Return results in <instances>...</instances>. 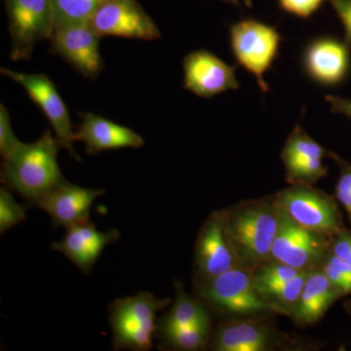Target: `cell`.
I'll list each match as a JSON object with an SVG mask.
<instances>
[{"mask_svg":"<svg viewBox=\"0 0 351 351\" xmlns=\"http://www.w3.org/2000/svg\"><path fill=\"white\" fill-rule=\"evenodd\" d=\"M60 147L57 138L50 130L36 142L22 143L3 160L2 184L10 191H17L34 206L66 181L58 163Z\"/></svg>","mask_w":351,"mask_h":351,"instance_id":"cell-1","label":"cell"},{"mask_svg":"<svg viewBox=\"0 0 351 351\" xmlns=\"http://www.w3.org/2000/svg\"><path fill=\"white\" fill-rule=\"evenodd\" d=\"M223 212L239 267L252 271L269 261L280 225V208L276 197L246 201Z\"/></svg>","mask_w":351,"mask_h":351,"instance_id":"cell-2","label":"cell"},{"mask_svg":"<svg viewBox=\"0 0 351 351\" xmlns=\"http://www.w3.org/2000/svg\"><path fill=\"white\" fill-rule=\"evenodd\" d=\"M170 302L169 298L158 299L149 292L115 300L108 308L113 350H151L157 314Z\"/></svg>","mask_w":351,"mask_h":351,"instance_id":"cell-3","label":"cell"},{"mask_svg":"<svg viewBox=\"0 0 351 351\" xmlns=\"http://www.w3.org/2000/svg\"><path fill=\"white\" fill-rule=\"evenodd\" d=\"M276 200L284 213L298 225L327 239H332L345 228L335 198L309 184H293L277 193Z\"/></svg>","mask_w":351,"mask_h":351,"instance_id":"cell-4","label":"cell"},{"mask_svg":"<svg viewBox=\"0 0 351 351\" xmlns=\"http://www.w3.org/2000/svg\"><path fill=\"white\" fill-rule=\"evenodd\" d=\"M230 46L235 60L257 80L263 93L269 88L265 75L271 68L280 47L276 27L257 20H242L230 27Z\"/></svg>","mask_w":351,"mask_h":351,"instance_id":"cell-5","label":"cell"},{"mask_svg":"<svg viewBox=\"0 0 351 351\" xmlns=\"http://www.w3.org/2000/svg\"><path fill=\"white\" fill-rule=\"evenodd\" d=\"M199 292L208 304L221 313L253 316L276 311L258 294L251 270L239 265L199 283Z\"/></svg>","mask_w":351,"mask_h":351,"instance_id":"cell-6","label":"cell"},{"mask_svg":"<svg viewBox=\"0 0 351 351\" xmlns=\"http://www.w3.org/2000/svg\"><path fill=\"white\" fill-rule=\"evenodd\" d=\"M11 38L10 58L29 60L43 39H50L55 27L52 0H5Z\"/></svg>","mask_w":351,"mask_h":351,"instance_id":"cell-7","label":"cell"},{"mask_svg":"<svg viewBox=\"0 0 351 351\" xmlns=\"http://www.w3.org/2000/svg\"><path fill=\"white\" fill-rule=\"evenodd\" d=\"M280 212V225L269 261L285 263L301 271L320 267L329 254L331 239L302 228L282 210Z\"/></svg>","mask_w":351,"mask_h":351,"instance_id":"cell-8","label":"cell"},{"mask_svg":"<svg viewBox=\"0 0 351 351\" xmlns=\"http://www.w3.org/2000/svg\"><path fill=\"white\" fill-rule=\"evenodd\" d=\"M101 36L88 22L57 25L49 39L51 50L87 80L98 78L104 69Z\"/></svg>","mask_w":351,"mask_h":351,"instance_id":"cell-9","label":"cell"},{"mask_svg":"<svg viewBox=\"0 0 351 351\" xmlns=\"http://www.w3.org/2000/svg\"><path fill=\"white\" fill-rule=\"evenodd\" d=\"M1 73L24 88L32 100L43 110L46 119L49 120L61 147L80 160L73 147L75 131L69 108L52 80L43 73H18L5 68L1 69Z\"/></svg>","mask_w":351,"mask_h":351,"instance_id":"cell-10","label":"cell"},{"mask_svg":"<svg viewBox=\"0 0 351 351\" xmlns=\"http://www.w3.org/2000/svg\"><path fill=\"white\" fill-rule=\"evenodd\" d=\"M101 36L156 40L161 32L138 0H107L88 21Z\"/></svg>","mask_w":351,"mask_h":351,"instance_id":"cell-11","label":"cell"},{"mask_svg":"<svg viewBox=\"0 0 351 351\" xmlns=\"http://www.w3.org/2000/svg\"><path fill=\"white\" fill-rule=\"evenodd\" d=\"M195 265L199 283L239 265L226 232L223 210L213 212L203 223L196 240Z\"/></svg>","mask_w":351,"mask_h":351,"instance_id":"cell-12","label":"cell"},{"mask_svg":"<svg viewBox=\"0 0 351 351\" xmlns=\"http://www.w3.org/2000/svg\"><path fill=\"white\" fill-rule=\"evenodd\" d=\"M184 86L196 96L212 98L217 95L239 89L235 66H230L206 50L189 53L182 62Z\"/></svg>","mask_w":351,"mask_h":351,"instance_id":"cell-13","label":"cell"},{"mask_svg":"<svg viewBox=\"0 0 351 351\" xmlns=\"http://www.w3.org/2000/svg\"><path fill=\"white\" fill-rule=\"evenodd\" d=\"M327 156H331V152L309 137L301 126H295L281 152L288 181L304 184L319 181L328 173L323 163Z\"/></svg>","mask_w":351,"mask_h":351,"instance_id":"cell-14","label":"cell"},{"mask_svg":"<svg viewBox=\"0 0 351 351\" xmlns=\"http://www.w3.org/2000/svg\"><path fill=\"white\" fill-rule=\"evenodd\" d=\"M104 195L103 189L82 188L66 181L38 201L34 207L40 208L49 215L55 228H66L89 223L92 205Z\"/></svg>","mask_w":351,"mask_h":351,"instance_id":"cell-15","label":"cell"},{"mask_svg":"<svg viewBox=\"0 0 351 351\" xmlns=\"http://www.w3.org/2000/svg\"><path fill=\"white\" fill-rule=\"evenodd\" d=\"M350 46L332 38H318L306 46L302 58L304 71L311 80L334 86L346 80L350 66Z\"/></svg>","mask_w":351,"mask_h":351,"instance_id":"cell-16","label":"cell"},{"mask_svg":"<svg viewBox=\"0 0 351 351\" xmlns=\"http://www.w3.org/2000/svg\"><path fill=\"white\" fill-rule=\"evenodd\" d=\"M120 239L119 230L99 232L91 221L66 228V235L61 241L51 244L53 250L63 254L84 274H89L108 245Z\"/></svg>","mask_w":351,"mask_h":351,"instance_id":"cell-17","label":"cell"},{"mask_svg":"<svg viewBox=\"0 0 351 351\" xmlns=\"http://www.w3.org/2000/svg\"><path fill=\"white\" fill-rule=\"evenodd\" d=\"M80 115L82 123L75 132V141L84 143L88 154L126 147L138 149L145 144L144 138L128 127L91 112Z\"/></svg>","mask_w":351,"mask_h":351,"instance_id":"cell-18","label":"cell"},{"mask_svg":"<svg viewBox=\"0 0 351 351\" xmlns=\"http://www.w3.org/2000/svg\"><path fill=\"white\" fill-rule=\"evenodd\" d=\"M276 332L269 325L251 320L232 321L215 332L212 348L218 351H265L276 346Z\"/></svg>","mask_w":351,"mask_h":351,"instance_id":"cell-19","label":"cell"},{"mask_svg":"<svg viewBox=\"0 0 351 351\" xmlns=\"http://www.w3.org/2000/svg\"><path fill=\"white\" fill-rule=\"evenodd\" d=\"M343 295L335 287L321 267L307 272L301 297L291 317L299 325L318 322Z\"/></svg>","mask_w":351,"mask_h":351,"instance_id":"cell-20","label":"cell"},{"mask_svg":"<svg viewBox=\"0 0 351 351\" xmlns=\"http://www.w3.org/2000/svg\"><path fill=\"white\" fill-rule=\"evenodd\" d=\"M175 287V301L168 313L164 314L163 317L157 323L156 332L191 326L211 320L204 302L186 294L181 284L176 283Z\"/></svg>","mask_w":351,"mask_h":351,"instance_id":"cell-21","label":"cell"},{"mask_svg":"<svg viewBox=\"0 0 351 351\" xmlns=\"http://www.w3.org/2000/svg\"><path fill=\"white\" fill-rule=\"evenodd\" d=\"M165 348L176 350H199L207 345L211 337V320L191 326L176 328L156 332Z\"/></svg>","mask_w":351,"mask_h":351,"instance_id":"cell-22","label":"cell"},{"mask_svg":"<svg viewBox=\"0 0 351 351\" xmlns=\"http://www.w3.org/2000/svg\"><path fill=\"white\" fill-rule=\"evenodd\" d=\"M301 272L285 263L267 261L252 270L254 284L261 297H265L270 291L293 278Z\"/></svg>","mask_w":351,"mask_h":351,"instance_id":"cell-23","label":"cell"},{"mask_svg":"<svg viewBox=\"0 0 351 351\" xmlns=\"http://www.w3.org/2000/svg\"><path fill=\"white\" fill-rule=\"evenodd\" d=\"M307 272L308 271H301L298 276L285 281L278 287L270 291L269 294L263 297V300L269 302L276 313L292 315L301 297Z\"/></svg>","mask_w":351,"mask_h":351,"instance_id":"cell-24","label":"cell"},{"mask_svg":"<svg viewBox=\"0 0 351 351\" xmlns=\"http://www.w3.org/2000/svg\"><path fill=\"white\" fill-rule=\"evenodd\" d=\"M106 1L107 0H52L55 27L71 23L88 22L97 9Z\"/></svg>","mask_w":351,"mask_h":351,"instance_id":"cell-25","label":"cell"},{"mask_svg":"<svg viewBox=\"0 0 351 351\" xmlns=\"http://www.w3.org/2000/svg\"><path fill=\"white\" fill-rule=\"evenodd\" d=\"M27 219L25 209L11 195L10 189H0V233L3 234Z\"/></svg>","mask_w":351,"mask_h":351,"instance_id":"cell-26","label":"cell"},{"mask_svg":"<svg viewBox=\"0 0 351 351\" xmlns=\"http://www.w3.org/2000/svg\"><path fill=\"white\" fill-rule=\"evenodd\" d=\"M323 270L332 285L343 295H351V267L339 260L329 252L324 262L321 265Z\"/></svg>","mask_w":351,"mask_h":351,"instance_id":"cell-27","label":"cell"},{"mask_svg":"<svg viewBox=\"0 0 351 351\" xmlns=\"http://www.w3.org/2000/svg\"><path fill=\"white\" fill-rule=\"evenodd\" d=\"M332 158L339 168V177L336 186V198L345 208L351 223V163L331 152Z\"/></svg>","mask_w":351,"mask_h":351,"instance_id":"cell-28","label":"cell"},{"mask_svg":"<svg viewBox=\"0 0 351 351\" xmlns=\"http://www.w3.org/2000/svg\"><path fill=\"white\" fill-rule=\"evenodd\" d=\"M22 144L14 133L10 115L4 105H0V156L5 160Z\"/></svg>","mask_w":351,"mask_h":351,"instance_id":"cell-29","label":"cell"},{"mask_svg":"<svg viewBox=\"0 0 351 351\" xmlns=\"http://www.w3.org/2000/svg\"><path fill=\"white\" fill-rule=\"evenodd\" d=\"M325 0H279L281 8L286 12L308 19L313 15Z\"/></svg>","mask_w":351,"mask_h":351,"instance_id":"cell-30","label":"cell"},{"mask_svg":"<svg viewBox=\"0 0 351 351\" xmlns=\"http://www.w3.org/2000/svg\"><path fill=\"white\" fill-rule=\"evenodd\" d=\"M330 252L351 267V230H343L330 239Z\"/></svg>","mask_w":351,"mask_h":351,"instance_id":"cell-31","label":"cell"},{"mask_svg":"<svg viewBox=\"0 0 351 351\" xmlns=\"http://www.w3.org/2000/svg\"><path fill=\"white\" fill-rule=\"evenodd\" d=\"M345 29V43L351 48V0H328Z\"/></svg>","mask_w":351,"mask_h":351,"instance_id":"cell-32","label":"cell"},{"mask_svg":"<svg viewBox=\"0 0 351 351\" xmlns=\"http://www.w3.org/2000/svg\"><path fill=\"white\" fill-rule=\"evenodd\" d=\"M325 100L329 104L332 112L341 113L351 119V99L328 95Z\"/></svg>","mask_w":351,"mask_h":351,"instance_id":"cell-33","label":"cell"},{"mask_svg":"<svg viewBox=\"0 0 351 351\" xmlns=\"http://www.w3.org/2000/svg\"><path fill=\"white\" fill-rule=\"evenodd\" d=\"M223 1L228 2V3L232 4V5L240 7V0H223Z\"/></svg>","mask_w":351,"mask_h":351,"instance_id":"cell-34","label":"cell"},{"mask_svg":"<svg viewBox=\"0 0 351 351\" xmlns=\"http://www.w3.org/2000/svg\"><path fill=\"white\" fill-rule=\"evenodd\" d=\"M244 3L246 4L247 6L250 7L252 4V0H244Z\"/></svg>","mask_w":351,"mask_h":351,"instance_id":"cell-35","label":"cell"}]
</instances>
